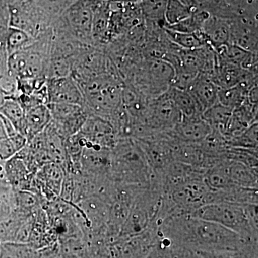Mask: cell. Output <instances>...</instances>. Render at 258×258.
Instances as JSON below:
<instances>
[{
	"label": "cell",
	"mask_w": 258,
	"mask_h": 258,
	"mask_svg": "<svg viewBox=\"0 0 258 258\" xmlns=\"http://www.w3.org/2000/svg\"><path fill=\"white\" fill-rule=\"evenodd\" d=\"M157 226L159 237L168 239L171 243L195 252H230L238 250L248 244L257 243L246 240L219 224L190 214L170 215Z\"/></svg>",
	"instance_id": "obj_1"
},
{
	"label": "cell",
	"mask_w": 258,
	"mask_h": 258,
	"mask_svg": "<svg viewBox=\"0 0 258 258\" xmlns=\"http://www.w3.org/2000/svg\"><path fill=\"white\" fill-rule=\"evenodd\" d=\"M108 177L116 184L151 186L154 170L138 141L133 138L117 139L111 151Z\"/></svg>",
	"instance_id": "obj_2"
},
{
	"label": "cell",
	"mask_w": 258,
	"mask_h": 258,
	"mask_svg": "<svg viewBox=\"0 0 258 258\" xmlns=\"http://www.w3.org/2000/svg\"><path fill=\"white\" fill-rule=\"evenodd\" d=\"M190 215L223 226L249 242H257V205L210 203Z\"/></svg>",
	"instance_id": "obj_3"
},
{
	"label": "cell",
	"mask_w": 258,
	"mask_h": 258,
	"mask_svg": "<svg viewBox=\"0 0 258 258\" xmlns=\"http://www.w3.org/2000/svg\"><path fill=\"white\" fill-rule=\"evenodd\" d=\"M175 71L174 68L161 59L147 57L132 70L129 84L148 100L164 94L173 86Z\"/></svg>",
	"instance_id": "obj_4"
},
{
	"label": "cell",
	"mask_w": 258,
	"mask_h": 258,
	"mask_svg": "<svg viewBox=\"0 0 258 258\" xmlns=\"http://www.w3.org/2000/svg\"><path fill=\"white\" fill-rule=\"evenodd\" d=\"M93 3L90 0L77 2L70 8L66 21L55 30L62 31L85 45H93Z\"/></svg>",
	"instance_id": "obj_5"
},
{
	"label": "cell",
	"mask_w": 258,
	"mask_h": 258,
	"mask_svg": "<svg viewBox=\"0 0 258 258\" xmlns=\"http://www.w3.org/2000/svg\"><path fill=\"white\" fill-rule=\"evenodd\" d=\"M53 126L64 139L80 132L88 113L83 106L69 103H48Z\"/></svg>",
	"instance_id": "obj_6"
},
{
	"label": "cell",
	"mask_w": 258,
	"mask_h": 258,
	"mask_svg": "<svg viewBox=\"0 0 258 258\" xmlns=\"http://www.w3.org/2000/svg\"><path fill=\"white\" fill-rule=\"evenodd\" d=\"M257 17L237 16L230 20L229 44L257 54Z\"/></svg>",
	"instance_id": "obj_7"
},
{
	"label": "cell",
	"mask_w": 258,
	"mask_h": 258,
	"mask_svg": "<svg viewBox=\"0 0 258 258\" xmlns=\"http://www.w3.org/2000/svg\"><path fill=\"white\" fill-rule=\"evenodd\" d=\"M79 132L90 144L108 150L113 149L118 139L111 123L94 115H88Z\"/></svg>",
	"instance_id": "obj_8"
},
{
	"label": "cell",
	"mask_w": 258,
	"mask_h": 258,
	"mask_svg": "<svg viewBox=\"0 0 258 258\" xmlns=\"http://www.w3.org/2000/svg\"><path fill=\"white\" fill-rule=\"evenodd\" d=\"M48 103H69L83 106L84 97L79 83L71 76L47 79Z\"/></svg>",
	"instance_id": "obj_9"
},
{
	"label": "cell",
	"mask_w": 258,
	"mask_h": 258,
	"mask_svg": "<svg viewBox=\"0 0 258 258\" xmlns=\"http://www.w3.org/2000/svg\"><path fill=\"white\" fill-rule=\"evenodd\" d=\"M212 132L208 123L202 115L183 116L175 128L171 132V135L186 144H200Z\"/></svg>",
	"instance_id": "obj_10"
},
{
	"label": "cell",
	"mask_w": 258,
	"mask_h": 258,
	"mask_svg": "<svg viewBox=\"0 0 258 258\" xmlns=\"http://www.w3.org/2000/svg\"><path fill=\"white\" fill-rule=\"evenodd\" d=\"M219 89L211 77L203 74H199L186 88L203 112L218 103Z\"/></svg>",
	"instance_id": "obj_11"
},
{
	"label": "cell",
	"mask_w": 258,
	"mask_h": 258,
	"mask_svg": "<svg viewBox=\"0 0 258 258\" xmlns=\"http://www.w3.org/2000/svg\"><path fill=\"white\" fill-rule=\"evenodd\" d=\"M52 121L50 110L46 104H37L25 110L23 127L20 134L28 142L42 133Z\"/></svg>",
	"instance_id": "obj_12"
},
{
	"label": "cell",
	"mask_w": 258,
	"mask_h": 258,
	"mask_svg": "<svg viewBox=\"0 0 258 258\" xmlns=\"http://www.w3.org/2000/svg\"><path fill=\"white\" fill-rule=\"evenodd\" d=\"M230 20L210 15L204 23L203 32L207 44L213 50L230 41Z\"/></svg>",
	"instance_id": "obj_13"
},
{
	"label": "cell",
	"mask_w": 258,
	"mask_h": 258,
	"mask_svg": "<svg viewBox=\"0 0 258 258\" xmlns=\"http://www.w3.org/2000/svg\"><path fill=\"white\" fill-rule=\"evenodd\" d=\"M227 171L234 184L242 187L257 189V167H251L227 159Z\"/></svg>",
	"instance_id": "obj_14"
},
{
	"label": "cell",
	"mask_w": 258,
	"mask_h": 258,
	"mask_svg": "<svg viewBox=\"0 0 258 258\" xmlns=\"http://www.w3.org/2000/svg\"><path fill=\"white\" fill-rule=\"evenodd\" d=\"M166 94L174 102L183 116L203 114L201 107L188 90L171 86Z\"/></svg>",
	"instance_id": "obj_15"
},
{
	"label": "cell",
	"mask_w": 258,
	"mask_h": 258,
	"mask_svg": "<svg viewBox=\"0 0 258 258\" xmlns=\"http://www.w3.org/2000/svg\"><path fill=\"white\" fill-rule=\"evenodd\" d=\"M145 258H202L198 252L171 243L168 239L159 237L157 243Z\"/></svg>",
	"instance_id": "obj_16"
},
{
	"label": "cell",
	"mask_w": 258,
	"mask_h": 258,
	"mask_svg": "<svg viewBox=\"0 0 258 258\" xmlns=\"http://www.w3.org/2000/svg\"><path fill=\"white\" fill-rule=\"evenodd\" d=\"M32 215L15 210L9 217L0 222V244L16 242L20 227Z\"/></svg>",
	"instance_id": "obj_17"
},
{
	"label": "cell",
	"mask_w": 258,
	"mask_h": 258,
	"mask_svg": "<svg viewBox=\"0 0 258 258\" xmlns=\"http://www.w3.org/2000/svg\"><path fill=\"white\" fill-rule=\"evenodd\" d=\"M254 86L248 83H240L233 87L220 88L218 93V103L233 111L235 108L243 104L247 100L249 90Z\"/></svg>",
	"instance_id": "obj_18"
},
{
	"label": "cell",
	"mask_w": 258,
	"mask_h": 258,
	"mask_svg": "<svg viewBox=\"0 0 258 258\" xmlns=\"http://www.w3.org/2000/svg\"><path fill=\"white\" fill-rule=\"evenodd\" d=\"M232 110L217 103L203 112L202 116L212 131L224 135L232 115Z\"/></svg>",
	"instance_id": "obj_19"
},
{
	"label": "cell",
	"mask_w": 258,
	"mask_h": 258,
	"mask_svg": "<svg viewBox=\"0 0 258 258\" xmlns=\"http://www.w3.org/2000/svg\"><path fill=\"white\" fill-rule=\"evenodd\" d=\"M166 36L176 46L184 50H195L208 45L203 32H180L164 28Z\"/></svg>",
	"instance_id": "obj_20"
},
{
	"label": "cell",
	"mask_w": 258,
	"mask_h": 258,
	"mask_svg": "<svg viewBox=\"0 0 258 258\" xmlns=\"http://www.w3.org/2000/svg\"><path fill=\"white\" fill-rule=\"evenodd\" d=\"M0 113L9 120L17 132L20 133L25 117V109L17 96L5 97L4 101L0 104Z\"/></svg>",
	"instance_id": "obj_21"
},
{
	"label": "cell",
	"mask_w": 258,
	"mask_h": 258,
	"mask_svg": "<svg viewBox=\"0 0 258 258\" xmlns=\"http://www.w3.org/2000/svg\"><path fill=\"white\" fill-rule=\"evenodd\" d=\"M166 2L167 0H142L140 8L146 21L164 28Z\"/></svg>",
	"instance_id": "obj_22"
},
{
	"label": "cell",
	"mask_w": 258,
	"mask_h": 258,
	"mask_svg": "<svg viewBox=\"0 0 258 258\" xmlns=\"http://www.w3.org/2000/svg\"><path fill=\"white\" fill-rule=\"evenodd\" d=\"M35 38L24 30L10 27L6 39L7 55H11L18 51L30 46Z\"/></svg>",
	"instance_id": "obj_23"
},
{
	"label": "cell",
	"mask_w": 258,
	"mask_h": 258,
	"mask_svg": "<svg viewBox=\"0 0 258 258\" xmlns=\"http://www.w3.org/2000/svg\"><path fill=\"white\" fill-rule=\"evenodd\" d=\"M191 15V10L182 2L180 0H167L164 14L165 26H171L179 23L189 18Z\"/></svg>",
	"instance_id": "obj_24"
},
{
	"label": "cell",
	"mask_w": 258,
	"mask_h": 258,
	"mask_svg": "<svg viewBox=\"0 0 258 258\" xmlns=\"http://www.w3.org/2000/svg\"><path fill=\"white\" fill-rule=\"evenodd\" d=\"M257 123H253L242 133L227 140L229 147L257 150Z\"/></svg>",
	"instance_id": "obj_25"
},
{
	"label": "cell",
	"mask_w": 258,
	"mask_h": 258,
	"mask_svg": "<svg viewBox=\"0 0 258 258\" xmlns=\"http://www.w3.org/2000/svg\"><path fill=\"white\" fill-rule=\"evenodd\" d=\"M224 158L251 167H257V150L254 149L229 147L224 154Z\"/></svg>",
	"instance_id": "obj_26"
},
{
	"label": "cell",
	"mask_w": 258,
	"mask_h": 258,
	"mask_svg": "<svg viewBox=\"0 0 258 258\" xmlns=\"http://www.w3.org/2000/svg\"><path fill=\"white\" fill-rule=\"evenodd\" d=\"M28 140L21 134L17 133L9 138L0 139V159L6 161L25 147Z\"/></svg>",
	"instance_id": "obj_27"
},
{
	"label": "cell",
	"mask_w": 258,
	"mask_h": 258,
	"mask_svg": "<svg viewBox=\"0 0 258 258\" xmlns=\"http://www.w3.org/2000/svg\"><path fill=\"white\" fill-rule=\"evenodd\" d=\"M16 208L15 191L7 183H0V222L9 217Z\"/></svg>",
	"instance_id": "obj_28"
},
{
	"label": "cell",
	"mask_w": 258,
	"mask_h": 258,
	"mask_svg": "<svg viewBox=\"0 0 258 258\" xmlns=\"http://www.w3.org/2000/svg\"><path fill=\"white\" fill-rule=\"evenodd\" d=\"M30 244L8 242L0 244V258H26Z\"/></svg>",
	"instance_id": "obj_29"
},
{
	"label": "cell",
	"mask_w": 258,
	"mask_h": 258,
	"mask_svg": "<svg viewBox=\"0 0 258 258\" xmlns=\"http://www.w3.org/2000/svg\"><path fill=\"white\" fill-rule=\"evenodd\" d=\"M219 258H257V243H250L238 250L217 252Z\"/></svg>",
	"instance_id": "obj_30"
},
{
	"label": "cell",
	"mask_w": 258,
	"mask_h": 258,
	"mask_svg": "<svg viewBox=\"0 0 258 258\" xmlns=\"http://www.w3.org/2000/svg\"><path fill=\"white\" fill-rule=\"evenodd\" d=\"M18 133L10 120L0 113V139L9 138Z\"/></svg>",
	"instance_id": "obj_31"
},
{
	"label": "cell",
	"mask_w": 258,
	"mask_h": 258,
	"mask_svg": "<svg viewBox=\"0 0 258 258\" xmlns=\"http://www.w3.org/2000/svg\"><path fill=\"white\" fill-rule=\"evenodd\" d=\"M5 161L0 159V183L8 184V181H7L6 176H5Z\"/></svg>",
	"instance_id": "obj_32"
}]
</instances>
